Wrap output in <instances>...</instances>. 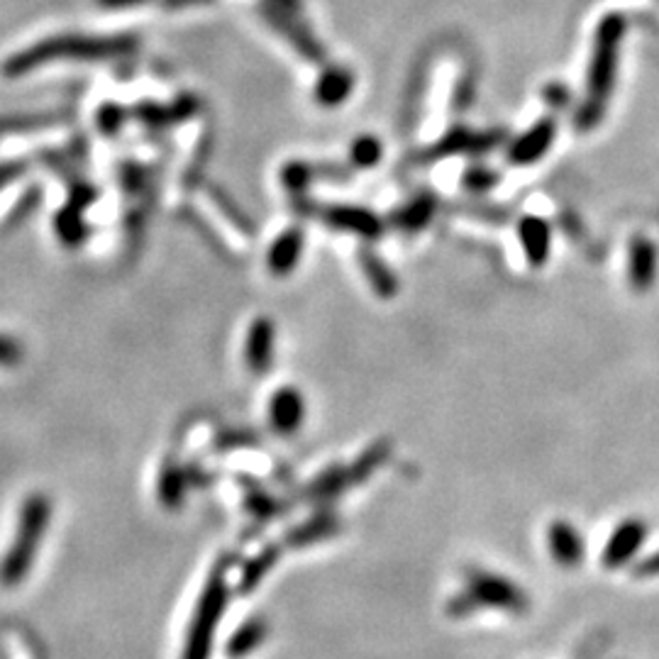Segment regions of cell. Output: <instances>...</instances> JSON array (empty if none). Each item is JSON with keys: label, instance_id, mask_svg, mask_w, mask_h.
<instances>
[{"label": "cell", "instance_id": "obj_1", "mask_svg": "<svg viewBox=\"0 0 659 659\" xmlns=\"http://www.w3.org/2000/svg\"><path fill=\"white\" fill-rule=\"evenodd\" d=\"M135 47L132 37H91V35H57L42 40L10 57L3 71L8 76L27 74L54 59H105L118 57Z\"/></svg>", "mask_w": 659, "mask_h": 659}, {"label": "cell", "instance_id": "obj_2", "mask_svg": "<svg viewBox=\"0 0 659 659\" xmlns=\"http://www.w3.org/2000/svg\"><path fill=\"white\" fill-rule=\"evenodd\" d=\"M625 20L620 15H608L606 20L598 25L596 32V47L594 59L589 66V79H586V103L579 110V127L581 130H591L601 120L603 108H606L608 96L613 91V81H616L618 71V52L620 40H623Z\"/></svg>", "mask_w": 659, "mask_h": 659}, {"label": "cell", "instance_id": "obj_3", "mask_svg": "<svg viewBox=\"0 0 659 659\" xmlns=\"http://www.w3.org/2000/svg\"><path fill=\"white\" fill-rule=\"evenodd\" d=\"M49 518H52V503L47 498L42 494L27 498L20 511L18 535H15L13 545L5 552V557L0 559V584L18 586L30 574Z\"/></svg>", "mask_w": 659, "mask_h": 659}, {"label": "cell", "instance_id": "obj_4", "mask_svg": "<svg viewBox=\"0 0 659 659\" xmlns=\"http://www.w3.org/2000/svg\"><path fill=\"white\" fill-rule=\"evenodd\" d=\"M476 608H501L513 616H523L528 613L530 601L513 581L479 569L467 577V589L450 601V616H469Z\"/></svg>", "mask_w": 659, "mask_h": 659}, {"label": "cell", "instance_id": "obj_5", "mask_svg": "<svg viewBox=\"0 0 659 659\" xmlns=\"http://www.w3.org/2000/svg\"><path fill=\"white\" fill-rule=\"evenodd\" d=\"M227 606V577L225 567L213 569L210 579L203 586V594L198 598L196 611H193L191 625H188V638L181 659H210L215 640V628Z\"/></svg>", "mask_w": 659, "mask_h": 659}, {"label": "cell", "instance_id": "obj_6", "mask_svg": "<svg viewBox=\"0 0 659 659\" xmlns=\"http://www.w3.org/2000/svg\"><path fill=\"white\" fill-rule=\"evenodd\" d=\"M647 537V525L642 520H625L620 523L613 535L608 537L606 550H603V567L618 569L628 564L640 552L642 542Z\"/></svg>", "mask_w": 659, "mask_h": 659}, {"label": "cell", "instance_id": "obj_7", "mask_svg": "<svg viewBox=\"0 0 659 659\" xmlns=\"http://www.w3.org/2000/svg\"><path fill=\"white\" fill-rule=\"evenodd\" d=\"M271 428L279 435H293L306 420V398L293 386H284L269 401Z\"/></svg>", "mask_w": 659, "mask_h": 659}, {"label": "cell", "instance_id": "obj_8", "mask_svg": "<svg viewBox=\"0 0 659 659\" xmlns=\"http://www.w3.org/2000/svg\"><path fill=\"white\" fill-rule=\"evenodd\" d=\"M557 125L552 120H540V123L530 127L525 135H520L508 149V162L515 166H528L540 162L547 152H550L552 142H555Z\"/></svg>", "mask_w": 659, "mask_h": 659}, {"label": "cell", "instance_id": "obj_9", "mask_svg": "<svg viewBox=\"0 0 659 659\" xmlns=\"http://www.w3.org/2000/svg\"><path fill=\"white\" fill-rule=\"evenodd\" d=\"M274 323L269 318H259L249 325L247 330V342H245V362L249 371L254 374H262L271 367V359H274Z\"/></svg>", "mask_w": 659, "mask_h": 659}, {"label": "cell", "instance_id": "obj_10", "mask_svg": "<svg viewBox=\"0 0 659 659\" xmlns=\"http://www.w3.org/2000/svg\"><path fill=\"white\" fill-rule=\"evenodd\" d=\"M547 547H550L552 559L562 564V567H577L586 552L579 530L569 525L567 520H557V523L550 525V530H547Z\"/></svg>", "mask_w": 659, "mask_h": 659}, {"label": "cell", "instance_id": "obj_11", "mask_svg": "<svg viewBox=\"0 0 659 659\" xmlns=\"http://www.w3.org/2000/svg\"><path fill=\"white\" fill-rule=\"evenodd\" d=\"M657 276V247L647 237H635L628 249V279L630 286L647 291Z\"/></svg>", "mask_w": 659, "mask_h": 659}, {"label": "cell", "instance_id": "obj_12", "mask_svg": "<svg viewBox=\"0 0 659 659\" xmlns=\"http://www.w3.org/2000/svg\"><path fill=\"white\" fill-rule=\"evenodd\" d=\"M518 235L520 245H523L525 257L533 267H542L550 257L552 247V232L550 225L545 223V218H537V215H525L518 223Z\"/></svg>", "mask_w": 659, "mask_h": 659}, {"label": "cell", "instance_id": "obj_13", "mask_svg": "<svg viewBox=\"0 0 659 659\" xmlns=\"http://www.w3.org/2000/svg\"><path fill=\"white\" fill-rule=\"evenodd\" d=\"M303 240H306V237H303L301 230H286L276 237L274 245L269 247V254H267V264H269L271 274L286 276L298 267L303 247H306V242Z\"/></svg>", "mask_w": 659, "mask_h": 659}, {"label": "cell", "instance_id": "obj_14", "mask_svg": "<svg viewBox=\"0 0 659 659\" xmlns=\"http://www.w3.org/2000/svg\"><path fill=\"white\" fill-rule=\"evenodd\" d=\"M325 223L337 227V230L354 232V235L362 237H376L381 232V220L376 218L374 213L352 206L330 208L328 213H325Z\"/></svg>", "mask_w": 659, "mask_h": 659}, {"label": "cell", "instance_id": "obj_15", "mask_svg": "<svg viewBox=\"0 0 659 659\" xmlns=\"http://www.w3.org/2000/svg\"><path fill=\"white\" fill-rule=\"evenodd\" d=\"M354 79L347 69H328L323 76L318 79V86H315V101H318L323 108H337L347 101V96L352 93Z\"/></svg>", "mask_w": 659, "mask_h": 659}, {"label": "cell", "instance_id": "obj_16", "mask_svg": "<svg viewBox=\"0 0 659 659\" xmlns=\"http://www.w3.org/2000/svg\"><path fill=\"white\" fill-rule=\"evenodd\" d=\"M264 640H267V623L259 618L247 620V623H242L240 628L232 633L230 642H227V657L242 659V657L252 655V652L257 650Z\"/></svg>", "mask_w": 659, "mask_h": 659}, {"label": "cell", "instance_id": "obj_17", "mask_svg": "<svg viewBox=\"0 0 659 659\" xmlns=\"http://www.w3.org/2000/svg\"><path fill=\"white\" fill-rule=\"evenodd\" d=\"M433 210H435L433 198H428V196L413 198L408 206H403L396 213V225L403 227V230H411V232L420 230V227H425L430 223V218H433Z\"/></svg>", "mask_w": 659, "mask_h": 659}, {"label": "cell", "instance_id": "obj_18", "mask_svg": "<svg viewBox=\"0 0 659 659\" xmlns=\"http://www.w3.org/2000/svg\"><path fill=\"white\" fill-rule=\"evenodd\" d=\"M350 157L354 166H362V169H371L381 162L384 157V145H381L379 137L374 135H362L354 140V145L350 149Z\"/></svg>", "mask_w": 659, "mask_h": 659}, {"label": "cell", "instance_id": "obj_19", "mask_svg": "<svg viewBox=\"0 0 659 659\" xmlns=\"http://www.w3.org/2000/svg\"><path fill=\"white\" fill-rule=\"evenodd\" d=\"M274 562H276V550H267V552H262V555H259L257 559H252V562H249V567L245 569V572H242V581H240L242 594H249V591H252L254 586L262 581L264 574H267V569Z\"/></svg>", "mask_w": 659, "mask_h": 659}, {"label": "cell", "instance_id": "obj_20", "mask_svg": "<svg viewBox=\"0 0 659 659\" xmlns=\"http://www.w3.org/2000/svg\"><path fill=\"white\" fill-rule=\"evenodd\" d=\"M332 530H335V523L330 518H315L308 525H303V528L293 530L289 542L291 545H308V542L323 540V537L332 535Z\"/></svg>", "mask_w": 659, "mask_h": 659}, {"label": "cell", "instance_id": "obj_21", "mask_svg": "<svg viewBox=\"0 0 659 659\" xmlns=\"http://www.w3.org/2000/svg\"><path fill=\"white\" fill-rule=\"evenodd\" d=\"M184 496V474L176 469H164L162 481H159V498L166 506H176Z\"/></svg>", "mask_w": 659, "mask_h": 659}, {"label": "cell", "instance_id": "obj_22", "mask_svg": "<svg viewBox=\"0 0 659 659\" xmlns=\"http://www.w3.org/2000/svg\"><path fill=\"white\" fill-rule=\"evenodd\" d=\"M364 271H367L371 286H374L379 293H384V296H389V293H393V289H396V284H393V276L389 274V269L379 262V259H374V257L364 259Z\"/></svg>", "mask_w": 659, "mask_h": 659}, {"label": "cell", "instance_id": "obj_23", "mask_svg": "<svg viewBox=\"0 0 659 659\" xmlns=\"http://www.w3.org/2000/svg\"><path fill=\"white\" fill-rule=\"evenodd\" d=\"M284 181L289 186L303 188V186L308 184V169L303 164H289L284 169Z\"/></svg>", "mask_w": 659, "mask_h": 659}, {"label": "cell", "instance_id": "obj_24", "mask_svg": "<svg viewBox=\"0 0 659 659\" xmlns=\"http://www.w3.org/2000/svg\"><path fill=\"white\" fill-rule=\"evenodd\" d=\"M494 181L496 176L489 174L486 169H476L472 174H467V186L474 188V191H484V188H489Z\"/></svg>", "mask_w": 659, "mask_h": 659}, {"label": "cell", "instance_id": "obj_25", "mask_svg": "<svg viewBox=\"0 0 659 659\" xmlns=\"http://www.w3.org/2000/svg\"><path fill=\"white\" fill-rule=\"evenodd\" d=\"M18 359H20V347L15 345L13 340H5V337H0V364L8 367V364H15Z\"/></svg>", "mask_w": 659, "mask_h": 659}, {"label": "cell", "instance_id": "obj_26", "mask_svg": "<svg viewBox=\"0 0 659 659\" xmlns=\"http://www.w3.org/2000/svg\"><path fill=\"white\" fill-rule=\"evenodd\" d=\"M635 574L638 577H659V552L642 559L638 567H635Z\"/></svg>", "mask_w": 659, "mask_h": 659}, {"label": "cell", "instance_id": "obj_27", "mask_svg": "<svg viewBox=\"0 0 659 659\" xmlns=\"http://www.w3.org/2000/svg\"><path fill=\"white\" fill-rule=\"evenodd\" d=\"M147 3V0H98L101 8L108 10H125V8H137V5Z\"/></svg>", "mask_w": 659, "mask_h": 659}]
</instances>
